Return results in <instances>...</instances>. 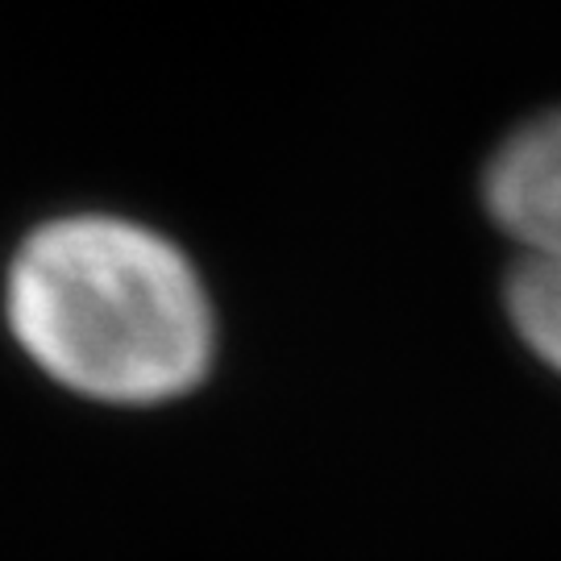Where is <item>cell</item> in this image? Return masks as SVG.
<instances>
[{"label":"cell","instance_id":"1","mask_svg":"<svg viewBox=\"0 0 561 561\" xmlns=\"http://www.w3.org/2000/svg\"><path fill=\"white\" fill-rule=\"evenodd\" d=\"M4 304L21 350L88 400H175L213 362V308L201 279L146 225H42L9 266Z\"/></svg>","mask_w":561,"mask_h":561},{"label":"cell","instance_id":"2","mask_svg":"<svg viewBox=\"0 0 561 561\" xmlns=\"http://www.w3.org/2000/svg\"><path fill=\"white\" fill-rule=\"evenodd\" d=\"M486 213L520 254H561V113L528 121L486 167Z\"/></svg>","mask_w":561,"mask_h":561},{"label":"cell","instance_id":"3","mask_svg":"<svg viewBox=\"0 0 561 561\" xmlns=\"http://www.w3.org/2000/svg\"><path fill=\"white\" fill-rule=\"evenodd\" d=\"M503 300L524 345L561 375V254H520Z\"/></svg>","mask_w":561,"mask_h":561}]
</instances>
